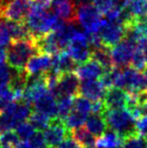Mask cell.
Returning a JSON list of instances; mask_svg holds the SVG:
<instances>
[{
	"mask_svg": "<svg viewBox=\"0 0 147 148\" xmlns=\"http://www.w3.org/2000/svg\"><path fill=\"white\" fill-rule=\"evenodd\" d=\"M105 72H106V70L99 62H97L93 59L89 60L88 62H83V64H78L76 71H75L79 79L83 81L98 80L105 74Z\"/></svg>",
	"mask_w": 147,
	"mask_h": 148,
	"instance_id": "4fadbf2b",
	"label": "cell"
},
{
	"mask_svg": "<svg viewBox=\"0 0 147 148\" xmlns=\"http://www.w3.org/2000/svg\"><path fill=\"white\" fill-rule=\"evenodd\" d=\"M38 53L32 38L11 40L6 49L7 64L16 71H24L27 62Z\"/></svg>",
	"mask_w": 147,
	"mask_h": 148,
	"instance_id": "3957f363",
	"label": "cell"
},
{
	"mask_svg": "<svg viewBox=\"0 0 147 148\" xmlns=\"http://www.w3.org/2000/svg\"><path fill=\"white\" fill-rule=\"evenodd\" d=\"M86 129L93 134L95 137H101L107 129V124L105 122V119L101 115H96V114H92V115L88 116L86 120Z\"/></svg>",
	"mask_w": 147,
	"mask_h": 148,
	"instance_id": "ffe728a7",
	"label": "cell"
},
{
	"mask_svg": "<svg viewBox=\"0 0 147 148\" xmlns=\"http://www.w3.org/2000/svg\"><path fill=\"white\" fill-rule=\"evenodd\" d=\"M143 49H144V53H145V57H146V60H147V43H146V45H144Z\"/></svg>",
	"mask_w": 147,
	"mask_h": 148,
	"instance_id": "bcb514c9",
	"label": "cell"
},
{
	"mask_svg": "<svg viewBox=\"0 0 147 148\" xmlns=\"http://www.w3.org/2000/svg\"><path fill=\"white\" fill-rule=\"evenodd\" d=\"M15 148H34V147H32L31 144L28 142V140H21V141H19V143H18L17 145H16Z\"/></svg>",
	"mask_w": 147,
	"mask_h": 148,
	"instance_id": "60d3db41",
	"label": "cell"
},
{
	"mask_svg": "<svg viewBox=\"0 0 147 148\" xmlns=\"http://www.w3.org/2000/svg\"><path fill=\"white\" fill-rule=\"evenodd\" d=\"M136 47L137 45L127 38H123L119 43L111 47V59L114 68L125 69L130 66Z\"/></svg>",
	"mask_w": 147,
	"mask_h": 148,
	"instance_id": "ba28073f",
	"label": "cell"
},
{
	"mask_svg": "<svg viewBox=\"0 0 147 148\" xmlns=\"http://www.w3.org/2000/svg\"><path fill=\"white\" fill-rule=\"evenodd\" d=\"M11 40V36L5 24V21H1L0 22V47H8Z\"/></svg>",
	"mask_w": 147,
	"mask_h": 148,
	"instance_id": "8d00e7d4",
	"label": "cell"
},
{
	"mask_svg": "<svg viewBox=\"0 0 147 148\" xmlns=\"http://www.w3.org/2000/svg\"><path fill=\"white\" fill-rule=\"evenodd\" d=\"M2 148H14V147H2Z\"/></svg>",
	"mask_w": 147,
	"mask_h": 148,
	"instance_id": "681fc988",
	"label": "cell"
},
{
	"mask_svg": "<svg viewBox=\"0 0 147 148\" xmlns=\"http://www.w3.org/2000/svg\"><path fill=\"white\" fill-rule=\"evenodd\" d=\"M19 123L12 116L6 113H0V133L12 130L15 128Z\"/></svg>",
	"mask_w": 147,
	"mask_h": 148,
	"instance_id": "d6a6232c",
	"label": "cell"
},
{
	"mask_svg": "<svg viewBox=\"0 0 147 148\" xmlns=\"http://www.w3.org/2000/svg\"><path fill=\"white\" fill-rule=\"evenodd\" d=\"M34 43L36 45L38 53H44V55L53 57L64 51L53 31L46 33L45 35L37 39H34Z\"/></svg>",
	"mask_w": 147,
	"mask_h": 148,
	"instance_id": "9a60e30c",
	"label": "cell"
},
{
	"mask_svg": "<svg viewBox=\"0 0 147 148\" xmlns=\"http://www.w3.org/2000/svg\"><path fill=\"white\" fill-rule=\"evenodd\" d=\"M7 1H8V0H7Z\"/></svg>",
	"mask_w": 147,
	"mask_h": 148,
	"instance_id": "816d5d0a",
	"label": "cell"
},
{
	"mask_svg": "<svg viewBox=\"0 0 147 148\" xmlns=\"http://www.w3.org/2000/svg\"><path fill=\"white\" fill-rule=\"evenodd\" d=\"M53 64V57L44 53H37L27 62L25 66V72L30 76L44 75Z\"/></svg>",
	"mask_w": 147,
	"mask_h": 148,
	"instance_id": "7c38bea8",
	"label": "cell"
},
{
	"mask_svg": "<svg viewBox=\"0 0 147 148\" xmlns=\"http://www.w3.org/2000/svg\"><path fill=\"white\" fill-rule=\"evenodd\" d=\"M92 3L103 15L114 7V0H92Z\"/></svg>",
	"mask_w": 147,
	"mask_h": 148,
	"instance_id": "d590c367",
	"label": "cell"
},
{
	"mask_svg": "<svg viewBox=\"0 0 147 148\" xmlns=\"http://www.w3.org/2000/svg\"><path fill=\"white\" fill-rule=\"evenodd\" d=\"M67 1H73V0H51V6L57 5V4L63 3V2H67Z\"/></svg>",
	"mask_w": 147,
	"mask_h": 148,
	"instance_id": "ee69618b",
	"label": "cell"
},
{
	"mask_svg": "<svg viewBox=\"0 0 147 148\" xmlns=\"http://www.w3.org/2000/svg\"><path fill=\"white\" fill-rule=\"evenodd\" d=\"M130 1L131 0H114V6L120 8V9H123L124 7H126L129 4Z\"/></svg>",
	"mask_w": 147,
	"mask_h": 148,
	"instance_id": "ab89813d",
	"label": "cell"
},
{
	"mask_svg": "<svg viewBox=\"0 0 147 148\" xmlns=\"http://www.w3.org/2000/svg\"><path fill=\"white\" fill-rule=\"evenodd\" d=\"M73 110L83 114V115L89 116V114L92 112V102L83 96L78 95L74 97Z\"/></svg>",
	"mask_w": 147,
	"mask_h": 148,
	"instance_id": "f1b7e54d",
	"label": "cell"
},
{
	"mask_svg": "<svg viewBox=\"0 0 147 148\" xmlns=\"http://www.w3.org/2000/svg\"><path fill=\"white\" fill-rule=\"evenodd\" d=\"M127 92L121 88L112 87L108 89L104 98V103L108 110L124 109L127 102Z\"/></svg>",
	"mask_w": 147,
	"mask_h": 148,
	"instance_id": "2e32d148",
	"label": "cell"
},
{
	"mask_svg": "<svg viewBox=\"0 0 147 148\" xmlns=\"http://www.w3.org/2000/svg\"><path fill=\"white\" fill-rule=\"evenodd\" d=\"M6 2H7V0H0V8H1L2 6L6 3Z\"/></svg>",
	"mask_w": 147,
	"mask_h": 148,
	"instance_id": "f6af8a7d",
	"label": "cell"
},
{
	"mask_svg": "<svg viewBox=\"0 0 147 148\" xmlns=\"http://www.w3.org/2000/svg\"><path fill=\"white\" fill-rule=\"evenodd\" d=\"M123 148H146L147 140L143 137L140 136H134L131 138L127 139L123 142Z\"/></svg>",
	"mask_w": 147,
	"mask_h": 148,
	"instance_id": "836d02e7",
	"label": "cell"
},
{
	"mask_svg": "<svg viewBox=\"0 0 147 148\" xmlns=\"http://www.w3.org/2000/svg\"><path fill=\"white\" fill-rule=\"evenodd\" d=\"M71 136L82 148H97V137H95L93 134H91L83 126L80 127V128L72 130Z\"/></svg>",
	"mask_w": 147,
	"mask_h": 148,
	"instance_id": "d6986e66",
	"label": "cell"
},
{
	"mask_svg": "<svg viewBox=\"0 0 147 148\" xmlns=\"http://www.w3.org/2000/svg\"><path fill=\"white\" fill-rule=\"evenodd\" d=\"M32 108L34 111L44 114L51 119L57 118V99L49 91L34 102Z\"/></svg>",
	"mask_w": 147,
	"mask_h": 148,
	"instance_id": "5bb4252c",
	"label": "cell"
},
{
	"mask_svg": "<svg viewBox=\"0 0 147 148\" xmlns=\"http://www.w3.org/2000/svg\"><path fill=\"white\" fill-rule=\"evenodd\" d=\"M146 148H147V144H146Z\"/></svg>",
	"mask_w": 147,
	"mask_h": 148,
	"instance_id": "f907efd6",
	"label": "cell"
},
{
	"mask_svg": "<svg viewBox=\"0 0 147 148\" xmlns=\"http://www.w3.org/2000/svg\"><path fill=\"white\" fill-rule=\"evenodd\" d=\"M51 120V119L49 116L36 111L32 112V114L29 117V122L34 127V129H36L37 131H40V132L44 130V129H46Z\"/></svg>",
	"mask_w": 147,
	"mask_h": 148,
	"instance_id": "f546056e",
	"label": "cell"
},
{
	"mask_svg": "<svg viewBox=\"0 0 147 148\" xmlns=\"http://www.w3.org/2000/svg\"><path fill=\"white\" fill-rule=\"evenodd\" d=\"M15 132L17 134V136L19 137V139L28 140L34 135V133L36 132V129H34V127L32 126L30 122L24 121V122L19 123L15 127Z\"/></svg>",
	"mask_w": 147,
	"mask_h": 148,
	"instance_id": "4dcf8cb0",
	"label": "cell"
},
{
	"mask_svg": "<svg viewBox=\"0 0 147 148\" xmlns=\"http://www.w3.org/2000/svg\"><path fill=\"white\" fill-rule=\"evenodd\" d=\"M55 14L67 23H77V5L75 0L57 4L51 7Z\"/></svg>",
	"mask_w": 147,
	"mask_h": 148,
	"instance_id": "ac0fdd59",
	"label": "cell"
},
{
	"mask_svg": "<svg viewBox=\"0 0 147 148\" xmlns=\"http://www.w3.org/2000/svg\"><path fill=\"white\" fill-rule=\"evenodd\" d=\"M144 76H145V79H146V85H147V70L145 71V72H143Z\"/></svg>",
	"mask_w": 147,
	"mask_h": 148,
	"instance_id": "7dc6e473",
	"label": "cell"
},
{
	"mask_svg": "<svg viewBox=\"0 0 147 148\" xmlns=\"http://www.w3.org/2000/svg\"><path fill=\"white\" fill-rule=\"evenodd\" d=\"M123 141L116 132L112 130L106 131L101 137L97 138V148H115L121 146Z\"/></svg>",
	"mask_w": 147,
	"mask_h": 148,
	"instance_id": "603a6c76",
	"label": "cell"
},
{
	"mask_svg": "<svg viewBox=\"0 0 147 148\" xmlns=\"http://www.w3.org/2000/svg\"><path fill=\"white\" fill-rule=\"evenodd\" d=\"M115 148H123V146L121 145V146H118V147H115Z\"/></svg>",
	"mask_w": 147,
	"mask_h": 148,
	"instance_id": "c3c4849f",
	"label": "cell"
},
{
	"mask_svg": "<svg viewBox=\"0 0 147 148\" xmlns=\"http://www.w3.org/2000/svg\"><path fill=\"white\" fill-rule=\"evenodd\" d=\"M139 111L140 114H141V117L142 116H147V102L144 103L143 105L139 106Z\"/></svg>",
	"mask_w": 147,
	"mask_h": 148,
	"instance_id": "7bdbcfd3",
	"label": "cell"
},
{
	"mask_svg": "<svg viewBox=\"0 0 147 148\" xmlns=\"http://www.w3.org/2000/svg\"><path fill=\"white\" fill-rule=\"evenodd\" d=\"M67 51L78 64L92 59V49L89 45L88 33L79 29L67 47Z\"/></svg>",
	"mask_w": 147,
	"mask_h": 148,
	"instance_id": "8992f818",
	"label": "cell"
},
{
	"mask_svg": "<svg viewBox=\"0 0 147 148\" xmlns=\"http://www.w3.org/2000/svg\"><path fill=\"white\" fill-rule=\"evenodd\" d=\"M6 60V49L4 47H0V64H3Z\"/></svg>",
	"mask_w": 147,
	"mask_h": 148,
	"instance_id": "b9f144b4",
	"label": "cell"
},
{
	"mask_svg": "<svg viewBox=\"0 0 147 148\" xmlns=\"http://www.w3.org/2000/svg\"><path fill=\"white\" fill-rule=\"evenodd\" d=\"M106 111H107V108L104 103V100H102V101L93 102L92 103V114L103 116V114H104Z\"/></svg>",
	"mask_w": 147,
	"mask_h": 148,
	"instance_id": "f35d334b",
	"label": "cell"
},
{
	"mask_svg": "<svg viewBox=\"0 0 147 148\" xmlns=\"http://www.w3.org/2000/svg\"><path fill=\"white\" fill-rule=\"evenodd\" d=\"M126 7L135 18L147 17V0H131Z\"/></svg>",
	"mask_w": 147,
	"mask_h": 148,
	"instance_id": "484cf974",
	"label": "cell"
},
{
	"mask_svg": "<svg viewBox=\"0 0 147 148\" xmlns=\"http://www.w3.org/2000/svg\"><path fill=\"white\" fill-rule=\"evenodd\" d=\"M32 0H8L0 8V19L24 22L29 14Z\"/></svg>",
	"mask_w": 147,
	"mask_h": 148,
	"instance_id": "5b68a950",
	"label": "cell"
},
{
	"mask_svg": "<svg viewBox=\"0 0 147 148\" xmlns=\"http://www.w3.org/2000/svg\"><path fill=\"white\" fill-rule=\"evenodd\" d=\"M107 89L100 80H85L80 83L79 95L87 98L91 102L104 100Z\"/></svg>",
	"mask_w": 147,
	"mask_h": 148,
	"instance_id": "8fae6325",
	"label": "cell"
},
{
	"mask_svg": "<svg viewBox=\"0 0 147 148\" xmlns=\"http://www.w3.org/2000/svg\"><path fill=\"white\" fill-rule=\"evenodd\" d=\"M15 71L7 64H0V92L9 87Z\"/></svg>",
	"mask_w": 147,
	"mask_h": 148,
	"instance_id": "83f0119b",
	"label": "cell"
},
{
	"mask_svg": "<svg viewBox=\"0 0 147 148\" xmlns=\"http://www.w3.org/2000/svg\"><path fill=\"white\" fill-rule=\"evenodd\" d=\"M92 59L101 64L106 71H110L113 69V62L111 59V49L105 45H101L100 47L92 51Z\"/></svg>",
	"mask_w": 147,
	"mask_h": 148,
	"instance_id": "44dd1931",
	"label": "cell"
},
{
	"mask_svg": "<svg viewBox=\"0 0 147 148\" xmlns=\"http://www.w3.org/2000/svg\"><path fill=\"white\" fill-rule=\"evenodd\" d=\"M135 127L138 136L147 140V116H142L135 121Z\"/></svg>",
	"mask_w": 147,
	"mask_h": 148,
	"instance_id": "74e56055",
	"label": "cell"
},
{
	"mask_svg": "<svg viewBox=\"0 0 147 148\" xmlns=\"http://www.w3.org/2000/svg\"><path fill=\"white\" fill-rule=\"evenodd\" d=\"M102 22V14L98 11L93 3L77 5V23L80 24L87 33H97Z\"/></svg>",
	"mask_w": 147,
	"mask_h": 148,
	"instance_id": "277c9868",
	"label": "cell"
},
{
	"mask_svg": "<svg viewBox=\"0 0 147 148\" xmlns=\"http://www.w3.org/2000/svg\"><path fill=\"white\" fill-rule=\"evenodd\" d=\"M103 117L105 119L107 127L117 133L123 142L131 137L138 135L135 127V119L125 108L107 109V111L103 114Z\"/></svg>",
	"mask_w": 147,
	"mask_h": 148,
	"instance_id": "7a4b0ae2",
	"label": "cell"
},
{
	"mask_svg": "<svg viewBox=\"0 0 147 148\" xmlns=\"http://www.w3.org/2000/svg\"><path fill=\"white\" fill-rule=\"evenodd\" d=\"M28 142L34 148H49L44 137H43V134L40 131H36L34 135L28 139Z\"/></svg>",
	"mask_w": 147,
	"mask_h": 148,
	"instance_id": "e575fe53",
	"label": "cell"
},
{
	"mask_svg": "<svg viewBox=\"0 0 147 148\" xmlns=\"http://www.w3.org/2000/svg\"><path fill=\"white\" fill-rule=\"evenodd\" d=\"M77 66L78 64L72 59L69 53L67 51H63L53 57V64L51 69L61 75L65 73L75 72Z\"/></svg>",
	"mask_w": 147,
	"mask_h": 148,
	"instance_id": "e0dca14e",
	"label": "cell"
},
{
	"mask_svg": "<svg viewBox=\"0 0 147 148\" xmlns=\"http://www.w3.org/2000/svg\"><path fill=\"white\" fill-rule=\"evenodd\" d=\"M87 117L88 116L83 115V114L79 113V112L75 111V110H72V112L67 116L65 119H64V123H65L66 127L68 128V130L72 131L74 129L80 128L83 125L86 123Z\"/></svg>",
	"mask_w": 147,
	"mask_h": 148,
	"instance_id": "cb8c5ba5",
	"label": "cell"
},
{
	"mask_svg": "<svg viewBox=\"0 0 147 148\" xmlns=\"http://www.w3.org/2000/svg\"><path fill=\"white\" fill-rule=\"evenodd\" d=\"M144 47H137L134 51V55L132 57L131 62H130V66L133 68L134 70L138 71V72H145L147 70V60L145 53H144Z\"/></svg>",
	"mask_w": 147,
	"mask_h": 148,
	"instance_id": "d4e9b609",
	"label": "cell"
},
{
	"mask_svg": "<svg viewBox=\"0 0 147 148\" xmlns=\"http://www.w3.org/2000/svg\"><path fill=\"white\" fill-rule=\"evenodd\" d=\"M5 24L8 28L12 40H20V39H28L31 38L26 25L24 22H16V21H7L4 20Z\"/></svg>",
	"mask_w": 147,
	"mask_h": 148,
	"instance_id": "7402d4cb",
	"label": "cell"
},
{
	"mask_svg": "<svg viewBox=\"0 0 147 148\" xmlns=\"http://www.w3.org/2000/svg\"><path fill=\"white\" fill-rule=\"evenodd\" d=\"M74 97H59L57 98V117L64 120L73 110Z\"/></svg>",
	"mask_w": 147,
	"mask_h": 148,
	"instance_id": "4316f807",
	"label": "cell"
},
{
	"mask_svg": "<svg viewBox=\"0 0 147 148\" xmlns=\"http://www.w3.org/2000/svg\"><path fill=\"white\" fill-rule=\"evenodd\" d=\"M63 20L59 19L51 8L43 7L32 1L29 14L24 24L26 25L31 38L37 39L46 33L51 32L59 26Z\"/></svg>",
	"mask_w": 147,
	"mask_h": 148,
	"instance_id": "6da1fadb",
	"label": "cell"
},
{
	"mask_svg": "<svg viewBox=\"0 0 147 148\" xmlns=\"http://www.w3.org/2000/svg\"><path fill=\"white\" fill-rule=\"evenodd\" d=\"M19 143V137L15 131H6L0 133V146L2 147H14Z\"/></svg>",
	"mask_w": 147,
	"mask_h": 148,
	"instance_id": "1f68e13d",
	"label": "cell"
},
{
	"mask_svg": "<svg viewBox=\"0 0 147 148\" xmlns=\"http://www.w3.org/2000/svg\"><path fill=\"white\" fill-rule=\"evenodd\" d=\"M80 88V79L75 72L61 74L57 81V89L53 95L57 98L59 97H76L79 95Z\"/></svg>",
	"mask_w": 147,
	"mask_h": 148,
	"instance_id": "30bf717a",
	"label": "cell"
},
{
	"mask_svg": "<svg viewBox=\"0 0 147 148\" xmlns=\"http://www.w3.org/2000/svg\"><path fill=\"white\" fill-rule=\"evenodd\" d=\"M97 34L102 45L111 49L124 38L125 27L118 21L105 19L103 20Z\"/></svg>",
	"mask_w": 147,
	"mask_h": 148,
	"instance_id": "52a82bcc",
	"label": "cell"
},
{
	"mask_svg": "<svg viewBox=\"0 0 147 148\" xmlns=\"http://www.w3.org/2000/svg\"><path fill=\"white\" fill-rule=\"evenodd\" d=\"M43 137L49 147H57L67 137L71 135V131L68 130L65 123L59 117L51 119L46 129L43 130Z\"/></svg>",
	"mask_w": 147,
	"mask_h": 148,
	"instance_id": "9c48e42d",
	"label": "cell"
}]
</instances>
